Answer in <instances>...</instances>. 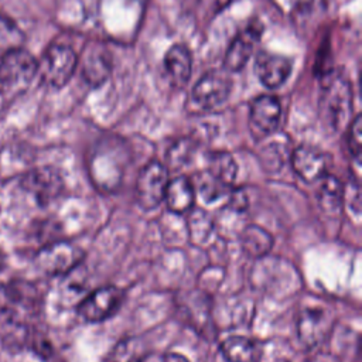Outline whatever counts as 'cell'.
<instances>
[{
	"label": "cell",
	"mask_w": 362,
	"mask_h": 362,
	"mask_svg": "<svg viewBox=\"0 0 362 362\" xmlns=\"http://www.w3.org/2000/svg\"><path fill=\"white\" fill-rule=\"evenodd\" d=\"M25 41L21 28L8 17L0 16V58L13 49L21 48Z\"/></svg>",
	"instance_id": "cell-23"
},
{
	"label": "cell",
	"mask_w": 362,
	"mask_h": 362,
	"mask_svg": "<svg viewBox=\"0 0 362 362\" xmlns=\"http://www.w3.org/2000/svg\"><path fill=\"white\" fill-rule=\"evenodd\" d=\"M276 362H288V361L287 359H277Z\"/></svg>",
	"instance_id": "cell-33"
},
{
	"label": "cell",
	"mask_w": 362,
	"mask_h": 362,
	"mask_svg": "<svg viewBox=\"0 0 362 362\" xmlns=\"http://www.w3.org/2000/svg\"><path fill=\"white\" fill-rule=\"evenodd\" d=\"M262 37V28L257 24H249L246 28H243L233 41L230 42L226 55H225V69L230 72H238L245 68L249 58L252 57V52L257 44V41Z\"/></svg>",
	"instance_id": "cell-10"
},
{
	"label": "cell",
	"mask_w": 362,
	"mask_h": 362,
	"mask_svg": "<svg viewBox=\"0 0 362 362\" xmlns=\"http://www.w3.org/2000/svg\"><path fill=\"white\" fill-rule=\"evenodd\" d=\"M123 297V291L115 286L100 287L79 303L78 314L88 322L103 321L117 311Z\"/></svg>",
	"instance_id": "cell-7"
},
{
	"label": "cell",
	"mask_w": 362,
	"mask_h": 362,
	"mask_svg": "<svg viewBox=\"0 0 362 362\" xmlns=\"http://www.w3.org/2000/svg\"><path fill=\"white\" fill-rule=\"evenodd\" d=\"M14 300L13 291L3 283H0V313L6 311Z\"/></svg>",
	"instance_id": "cell-29"
},
{
	"label": "cell",
	"mask_w": 362,
	"mask_h": 362,
	"mask_svg": "<svg viewBox=\"0 0 362 362\" xmlns=\"http://www.w3.org/2000/svg\"><path fill=\"white\" fill-rule=\"evenodd\" d=\"M317 189V202L322 212L328 216H338L344 208V185L341 181L331 175L325 174L320 180Z\"/></svg>",
	"instance_id": "cell-15"
},
{
	"label": "cell",
	"mask_w": 362,
	"mask_h": 362,
	"mask_svg": "<svg viewBox=\"0 0 362 362\" xmlns=\"http://www.w3.org/2000/svg\"><path fill=\"white\" fill-rule=\"evenodd\" d=\"M240 245L247 256L259 259L266 256L272 250L273 238L266 229L257 225H249L242 232Z\"/></svg>",
	"instance_id": "cell-18"
},
{
	"label": "cell",
	"mask_w": 362,
	"mask_h": 362,
	"mask_svg": "<svg viewBox=\"0 0 362 362\" xmlns=\"http://www.w3.org/2000/svg\"><path fill=\"white\" fill-rule=\"evenodd\" d=\"M291 61L279 54L262 51L255 61V72L263 86L269 89L279 88L291 74Z\"/></svg>",
	"instance_id": "cell-12"
},
{
	"label": "cell",
	"mask_w": 362,
	"mask_h": 362,
	"mask_svg": "<svg viewBox=\"0 0 362 362\" xmlns=\"http://www.w3.org/2000/svg\"><path fill=\"white\" fill-rule=\"evenodd\" d=\"M281 106L276 96H257L249 109V129L256 140L270 136L279 126Z\"/></svg>",
	"instance_id": "cell-8"
},
{
	"label": "cell",
	"mask_w": 362,
	"mask_h": 362,
	"mask_svg": "<svg viewBox=\"0 0 362 362\" xmlns=\"http://www.w3.org/2000/svg\"><path fill=\"white\" fill-rule=\"evenodd\" d=\"M168 170L160 161L146 164L136 178L134 195L137 205L144 211H151L164 201L168 184Z\"/></svg>",
	"instance_id": "cell-3"
},
{
	"label": "cell",
	"mask_w": 362,
	"mask_h": 362,
	"mask_svg": "<svg viewBox=\"0 0 362 362\" xmlns=\"http://www.w3.org/2000/svg\"><path fill=\"white\" fill-rule=\"evenodd\" d=\"M348 205L351 211L359 218L361 215V188L356 181H351L344 187V205Z\"/></svg>",
	"instance_id": "cell-27"
},
{
	"label": "cell",
	"mask_w": 362,
	"mask_h": 362,
	"mask_svg": "<svg viewBox=\"0 0 362 362\" xmlns=\"http://www.w3.org/2000/svg\"><path fill=\"white\" fill-rule=\"evenodd\" d=\"M191 211V209H189ZM189 240L197 245H205L214 233V221L208 212L201 208H194L187 219Z\"/></svg>",
	"instance_id": "cell-21"
},
{
	"label": "cell",
	"mask_w": 362,
	"mask_h": 362,
	"mask_svg": "<svg viewBox=\"0 0 362 362\" xmlns=\"http://www.w3.org/2000/svg\"><path fill=\"white\" fill-rule=\"evenodd\" d=\"M197 187L201 198L205 202H214L225 197L230 189V185H226L225 182L219 181L208 171H204L197 177Z\"/></svg>",
	"instance_id": "cell-24"
},
{
	"label": "cell",
	"mask_w": 362,
	"mask_h": 362,
	"mask_svg": "<svg viewBox=\"0 0 362 362\" xmlns=\"http://www.w3.org/2000/svg\"><path fill=\"white\" fill-rule=\"evenodd\" d=\"M348 148L351 156L355 158L356 163L361 161L362 153V116L356 115L351 122L349 133H348Z\"/></svg>",
	"instance_id": "cell-26"
},
{
	"label": "cell",
	"mask_w": 362,
	"mask_h": 362,
	"mask_svg": "<svg viewBox=\"0 0 362 362\" xmlns=\"http://www.w3.org/2000/svg\"><path fill=\"white\" fill-rule=\"evenodd\" d=\"M232 81L222 71H209L195 83L191 92L194 103L202 110H211L222 105L230 95Z\"/></svg>",
	"instance_id": "cell-6"
},
{
	"label": "cell",
	"mask_w": 362,
	"mask_h": 362,
	"mask_svg": "<svg viewBox=\"0 0 362 362\" xmlns=\"http://www.w3.org/2000/svg\"><path fill=\"white\" fill-rule=\"evenodd\" d=\"M194 197V182L185 175H178L168 181L164 201L171 212L184 214L192 208Z\"/></svg>",
	"instance_id": "cell-16"
},
{
	"label": "cell",
	"mask_w": 362,
	"mask_h": 362,
	"mask_svg": "<svg viewBox=\"0 0 362 362\" xmlns=\"http://www.w3.org/2000/svg\"><path fill=\"white\" fill-rule=\"evenodd\" d=\"M291 164L303 181L314 182L327 174L329 157L315 147L300 146L291 156Z\"/></svg>",
	"instance_id": "cell-11"
},
{
	"label": "cell",
	"mask_w": 362,
	"mask_h": 362,
	"mask_svg": "<svg viewBox=\"0 0 362 362\" xmlns=\"http://www.w3.org/2000/svg\"><path fill=\"white\" fill-rule=\"evenodd\" d=\"M83 259V252L71 242H55L35 255V266L49 276L71 273Z\"/></svg>",
	"instance_id": "cell-5"
},
{
	"label": "cell",
	"mask_w": 362,
	"mask_h": 362,
	"mask_svg": "<svg viewBox=\"0 0 362 362\" xmlns=\"http://www.w3.org/2000/svg\"><path fill=\"white\" fill-rule=\"evenodd\" d=\"M307 362H337V359L332 355H327V354H318L317 356L308 359Z\"/></svg>",
	"instance_id": "cell-31"
},
{
	"label": "cell",
	"mask_w": 362,
	"mask_h": 362,
	"mask_svg": "<svg viewBox=\"0 0 362 362\" xmlns=\"http://www.w3.org/2000/svg\"><path fill=\"white\" fill-rule=\"evenodd\" d=\"M37 75V59L23 47L0 58V85L6 89L21 90Z\"/></svg>",
	"instance_id": "cell-4"
},
{
	"label": "cell",
	"mask_w": 362,
	"mask_h": 362,
	"mask_svg": "<svg viewBox=\"0 0 362 362\" xmlns=\"http://www.w3.org/2000/svg\"><path fill=\"white\" fill-rule=\"evenodd\" d=\"M23 187L31 192L38 202L47 204L59 195L64 182L57 170L44 167L25 174L23 178Z\"/></svg>",
	"instance_id": "cell-13"
},
{
	"label": "cell",
	"mask_w": 362,
	"mask_h": 362,
	"mask_svg": "<svg viewBox=\"0 0 362 362\" xmlns=\"http://www.w3.org/2000/svg\"><path fill=\"white\" fill-rule=\"evenodd\" d=\"M160 362H189L184 355L175 354V352H167L163 355Z\"/></svg>",
	"instance_id": "cell-30"
},
{
	"label": "cell",
	"mask_w": 362,
	"mask_h": 362,
	"mask_svg": "<svg viewBox=\"0 0 362 362\" xmlns=\"http://www.w3.org/2000/svg\"><path fill=\"white\" fill-rule=\"evenodd\" d=\"M6 267V257L3 255V252L0 250V270H3Z\"/></svg>",
	"instance_id": "cell-32"
},
{
	"label": "cell",
	"mask_w": 362,
	"mask_h": 362,
	"mask_svg": "<svg viewBox=\"0 0 362 362\" xmlns=\"http://www.w3.org/2000/svg\"><path fill=\"white\" fill-rule=\"evenodd\" d=\"M164 66L171 83L177 88L184 86L188 82L192 69L189 49L182 44L173 45L164 57Z\"/></svg>",
	"instance_id": "cell-14"
},
{
	"label": "cell",
	"mask_w": 362,
	"mask_h": 362,
	"mask_svg": "<svg viewBox=\"0 0 362 362\" xmlns=\"http://www.w3.org/2000/svg\"><path fill=\"white\" fill-rule=\"evenodd\" d=\"M332 325L331 315L324 308H305L297 318V335L307 348H314L325 339Z\"/></svg>",
	"instance_id": "cell-9"
},
{
	"label": "cell",
	"mask_w": 362,
	"mask_h": 362,
	"mask_svg": "<svg viewBox=\"0 0 362 362\" xmlns=\"http://www.w3.org/2000/svg\"><path fill=\"white\" fill-rule=\"evenodd\" d=\"M82 66L85 81L98 86L105 82L110 74V58L105 48H92L90 54L85 57Z\"/></svg>",
	"instance_id": "cell-19"
},
{
	"label": "cell",
	"mask_w": 362,
	"mask_h": 362,
	"mask_svg": "<svg viewBox=\"0 0 362 362\" xmlns=\"http://www.w3.org/2000/svg\"><path fill=\"white\" fill-rule=\"evenodd\" d=\"M229 206L233 208V211H245L247 206V198L245 195L243 189H235L230 194V201Z\"/></svg>",
	"instance_id": "cell-28"
},
{
	"label": "cell",
	"mask_w": 362,
	"mask_h": 362,
	"mask_svg": "<svg viewBox=\"0 0 362 362\" xmlns=\"http://www.w3.org/2000/svg\"><path fill=\"white\" fill-rule=\"evenodd\" d=\"M78 66L75 51L62 44L49 45L40 61H37V75L49 88H62L72 78Z\"/></svg>",
	"instance_id": "cell-2"
},
{
	"label": "cell",
	"mask_w": 362,
	"mask_h": 362,
	"mask_svg": "<svg viewBox=\"0 0 362 362\" xmlns=\"http://www.w3.org/2000/svg\"><path fill=\"white\" fill-rule=\"evenodd\" d=\"M219 181L230 185L236 180L238 174V164L235 163L233 157L226 151H215L208 156V170Z\"/></svg>",
	"instance_id": "cell-22"
},
{
	"label": "cell",
	"mask_w": 362,
	"mask_h": 362,
	"mask_svg": "<svg viewBox=\"0 0 362 362\" xmlns=\"http://www.w3.org/2000/svg\"><path fill=\"white\" fill-rule=\"evenodd\" d=\"M146 345L140 338L127 337L120 339L106 355L105 362H143L146 358Z\"/></svg>",
	"instance_id": "cell-20"
},
{
	"label": "cell",
	"mask_w": 362,
	"mask_h": 362,
	"mask_svg": "<svg viewBox=\"0 0 362 362\" xmlns=\"http://www.w3.org/2000/svg\"><path fill=\"white\" fill-rule=\"evenodd\" d=\"M195 148V141L191 139H180L178 141H175L167 153V161L170 167L180 168L182 165H187L194 157Z\"/></svg>",
	"instance_id": "cell-25"
},
{
	"label": "cell",
	"mask_w": 362,
	"mask_h": 362,
	"mask_svg": "<svg viewBox=\"0 0 362 362\" xmlns=\"http://www.w3.org/2000/svg\"><path fill=\"white\" fill-rule=\"evenodd\" d=\"M221 354L226 362H256L259 346L246 337H229L221 344Z\"/></svg>",
	"instance_id": "cell-17"
},
{
	"label": "cell",
	"mask_w": 362,
	"mask_h": 362,
	"mask_svg": "<svg viewBox=\"0 0 362 362\" xmlns=\"http://www.w3.org/2000/svg\"><path fill=\"white\" fill-rule=\"evenodd\" d=\"M352 109V88L339 72H329L322 83L320 98V115L332 132L339 130L349 119Z\"/></svg>",
	"instance_id": "cell-1"
}]
</instances>
